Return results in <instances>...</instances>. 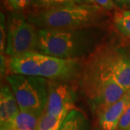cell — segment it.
I'll use <instances>...</instances> for the list:
<instances>
[{
    "instance_id": "cell-1",
    "label": "cell",
    "mask_w": 130,
    "mask_h": 130,
    "mask_svg": "<svg viewBox=\"0 0 130 130\" xmlns=\"http://www.w3.org/2000/svg\"><path fill=\"white\" fill-rule=\"evenodd\" d=\"M108 36L105 26L68 30L38 29V52L60 59L82 60L91 56Z\"/></svg>"
},
{
    "instance_id": "cell-2",
    "label": "cell",
    "mask_w": 130,
    "mask_h": 130,
    "mask_svg": "<svg viewBox=\"0 0 130 130\" xmlns=\"http://www.w3.org/2000/svg\"><path fill=\"white\" fill-rule=\"evenodd\" d=\"M26 18L38 29L68 30L105 26L111 16L101 7L85 3L30 10Z\"/></svg>"
},
{
    "instance_id": "cell-3",
    "label": "cell",
    "mask_w": 130,
    "mask_h": 130,
    "mask_svg": "<svg viewBox=\"0 0 130 130\" xmlns=\"http://www.w3.org/2000/svg\"><path fill=\"white\" fill-rule=\"evenodd\" d=\"M80 86L89 106L98 117L127 91L116 82L110 71L93 56L83 66Z\"/></svg>"
},
{
    "instance_id": "cell-4",
    "label": "cell",
    "mask_w": 130,
    "mask_h": 130,
    "mask_svg": "<svg viewBox=\"0 0 130 130\" xmlns=\"http://www.w3.org/2000/svg\"><path fill=\"white\" fill-rule=\"evenodd\" d=\"M113 33L107 36L93 55L110 71L116 82L130 89V44Z\"/></svg>"
},
{
    "instance_id": "cell-5",
    "label": "cell",
    "mask_w": 130,
    "mask_h": 130,
    "mask_svg": "<svg viewBox=\"0 0 130 130\" xmlns=\"http://www.w3.org/2000/svg\"><path fill=\"white\" fill-rule=\"evenodd\" d=\"M20 111L40 117L48 100V79L42 77L11 74L7 77Z\"/></svg>"
},
{
    "instance_id": "cell-6",
    "label": "cell",
    "mask_w": 130,
    "mask_h": 130,
    "mask_svg": "<svg viewBox=\"0 0 130 130\" xmlns=\"http://www.w3.org/2000/svg\"><path fill=\"white\" fill-rule=\"evenodd\" d=\"M38 29L21 12H12L8 18L5 53L11 57L38 52Z\"/></svg>"
},
{
    "instance_id": "cell-7",
    "label": "cell",
    "mask_w": 130,
    "mask_h": 130,
    "mask_svg": "<svg viewBox=\"0 0 130 130\" xmlns=\"http://www.w3.org/2000/svg\"><path fill=\"white\" fill-rule=\"evenodd\" d=\"M83 64L81 60L65 59L40 54V77L48 80L67 83L79 77Z\"/></svg>"
},
{
    "instance_id": "cell-8",
    "label": "cell",
    "mask_w": 130,
    "mask_h": 130,
    "mask_svg": "<svg viewBox=\"0 0 130 130\" xmlns=\"http://www.w3.org/2000/svg\"><path fill=\"white\" fill-rule=\"evenodd\" d=\"M48 100L43 112L64 119L75 109V94L67 83L48 80Z\"/></svg>"
},
{
    "instance_id": "cell-9",
    "label": "cell",
    "mask_w": 130,
    "mask_h": 130,
    "mask_svg": "<svg viewBox=\"0 0 130 130\" xmlns=\"http://www.w3.org/2000/svg\"><path fill=\"white\" fill-rule=\"evenodd\" d=\"M9 67L12 74L40 77V53L29 52L12 56Z\"/></svg>"
},
{
    "instance_id": "cell-10",
    "label": "cell",
    "mask_w": 130,
    "mask_h": 130,
    "mask_svg": "<svg viewBox=\"0 0 130 130\" xmlns=\"http://www.w3.org/2000/svg\"><path fill=\"white\" fill-rule=\"evenodd\" d=\"M129 105L130 89L98 116V124L101 130H116L120 119Z\"/></svg>"
},
{
    "instance_id": "cell-11",
    "label": "cell",
    "mask_w": 130,
    "mask_h": 130,
    "mask_svg": "<svg viewBox=\"0 0 130 130\" xmlns=\"http://www.w3.org/2000/svg\"><path fill=\"white\" fill-rule=\"evenodd\" d=\"M20 112L18 102L12 90L7 85H3L0 90V122H11Z\"/></svg>"
},
{
    "instance_id": "cell-12",
    "label": "cell",
    "mask_w": 130,
    "mask_h": 130,
    "mask_svg": "<svg viewBox=\"0 0 130 130\" xmlns=\"http://www.w3.org/2000/svg\"><path fill=\"white\" fill-rule=\"evenodd\" d=\"M59 130H90V124L83 111L75 108L62 121Z\"/></svg>"
},
{
    "instance_id": "cell-13",
    "label": "cell",
    "mask_w": 130,
    "mask_h": 130,
    "mask_svg": "<svg viewBox=\"0 0 130 130\" xmlns=\"http://www.w3.org/2000/svg\"><path fill=\"white\" fill-rule=\"evenodd\" d=\"M112 20L116 30L130 41V9H117L113 12Z\"/></svg>"
},
{
    "instance_id": "cell-14",
    "label": "cell",
    "mask_w": 130,
    "mask_h": 130,
    "mask_svg": "<svg viewBox=\"0 0 130 130\" xmlns=\"http://www.w3.org/2000/svg\"><path fill=\"white\" fill-rule=\"evenodd\" d=\"M39 117L27 112H19L11 122L13 130H37Z\"/></svg>"
},
{
    "instance_id": "cell-15",
    "label": "cell",
    "mask_w": 130,
    "mask_h": 130,
    "mask_svg": "<svg viewBox=\"0 0 130 130\" xmlns=\"http://www.w3.org/2000/svg\"><path fill=\"white\" fill-rule=\"evenodd\" d=\"M64 119L55 117L43 112L42 115L38 119L37 130H53L60 128Z\"/></svg>"
},
{
    "instance_id": "cell-16",
    "label": "cell",
    "mask_w": 130,
    "mask_h": 130,
    "mask_svg": "<svg viewBox=\"0 0 130 130\" xmlns=\"http://www.w3.org/2000/svg\"><path fill=\"white\" fill-rule=\"evenodd\" d=\"M73 4H77L73 0H32L30 7L32 10H42Z\"/></svg>"
},
{
    "instance_id": "cell-17",
    "label": "cell",
    "mask_w": 130,
    "mask_h": 130,
    "mask_svg": "<svg viewBox=\"0 0 130 130\" xmlns=\"http://www.w3.org/2000/svg\"><path fill=\"white\" fill-rule=\"evenodd\" d=\"M5 4L7 5L13 12H22L30 7L32 0H4Z\"/></svg>"
},
{
    "instance_id": "cell-18",
    "label": "cell",
    "mask_w": 130,
    "mask_h": 130,
    "mask_svg": "<svg viewBox=\"0 0 130 130\" xmlns=\"http://www.w3.org/2000/svg\"><path fill=\"white\" fill-rule=\"evenodd\" d=\"M7 34H6V20L3 12L0 13V50L1 54L6 51Z\"/></svg>"
},
{
    "instance_id": "cell-19",
    "label": "cell",
    "mask_w": 130,
    "mask_h": 130,
    "mask_svg": "<svg viewBox=\"0 0 130 130\" xmlns=\"http://www.w3.org/2000/svg\"><path fill=\"white\" fill-rule=\"evenodd\" d=\"M86 2L88 4L98 6L107 12H115L116 10L119 9L113 2V0H86Z\"/></svg>"
},
{
    "instance_id": "cell-20",
    "label": "cell",
    "mask_w": 130,
    "mask_h": 130,
    "mask_svg": "<svg viewBox=\"0 0 130 130\" xmlns=\"http://www.w3.org/2000/svg\"><path fill=\"white\" fill-rule=\"evenodd\" d=\"M116 130H130V105L121 116Z\"/></svg>"
},
{
    "instance_id": "cell-21",
    "label": "cell",
    "mask_w": 130,
    "mask_h": 130,
    "mask_svg": "<svg viewBox=\"0 0 130 130\" xmlns=\"http://www.w3.org/2000/svg\"><path fill=\"white\" fill-rule=\"evenodd\" d=\"M117 8L122 10H129L130 0H113Z\"/></svg>"
},
{
    "instance_id": "cell-22",
    "label": "cell",
    "mask_w": 130,
    "mask_h": 130,
    "mask_svg": "<svg viewBox=\"0 0 130 130\" xmlns=\"http://www.w3.org/2000/svg\"><path fill=\"white\" fill-rule=\"evenodd\" d=\"M0 59H0L1 60V65H0L1 66V77H3L7 71V61L3 54H1Z\"/></svg>"
},
{
    "instance_id": "cell-23",
    "label": "cell",
    "mask_w": 130,
    "mask_h": 130,
    "mask_svg": "<svg viewBox=\"0 0 130 130\" xmlns=\"http://www.w3.org/2000/svg\"><path fill=\"white\" fill-rule=\"evenodd\" d=\"M0 130H13L11 124L8 123H0Z\"/></svg>"
},
{
    "instance_id": "cell-24",
    "label": "cell",
    "mask_w": 130,
    "mask_h": 130,
    "mask_svg": "<svg viewBox=\"0 0 130 130\" xmlns=\"http://www.w3.org/2000/svg\"><path fill=\"white\" fill-rule=\"evenodd\" d=\"M73 1L77 4H85V3H87L86 0H73Z\"/></svg>"
},
{
    "instance_id": "cell-25",
    "label": "cell",
    "mask_w": 130,
    "mask_h": 130,
    "mask_svg": "<svg viewBox=\"0 0 130 130\" xmlns=\"http://www.w3.org/2000/svg\"><path fill=\"white\" fill-rule=\"evenodd\" d=\"M93 130H101V129H99L98 128H94Z\"/></svg>"
},
{
    "instance_id": "cell-26",
    "label": "cell",
    "mask_w": 130,
    "mask_h": 130,
    "mask_svg": "<svg viewBox=\"0 0 130 130\" xmlns=\"http://www.w3.org/2000/svg\"><path fill=\"white\" fill-rule=\"evenodd\" d=\"M53 130H59V128H57V129H53Z\"/></svg>"
}]
</instances>
